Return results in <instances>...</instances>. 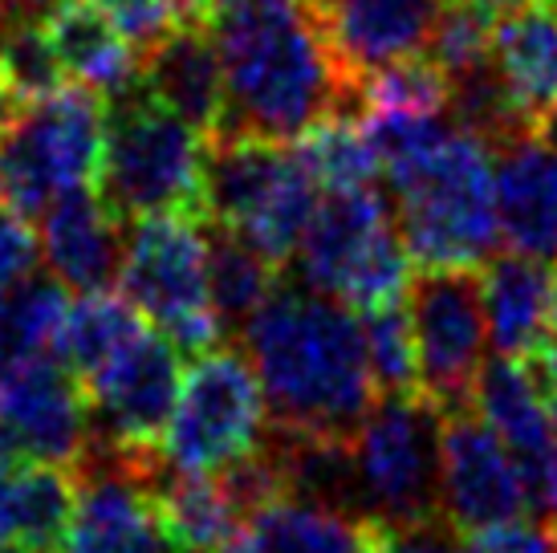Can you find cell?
Here are the masks:
<instances>
[{
    "mask_svg": "<svg viewBox=\"0 0 557 553\" xmlns=\"http://www.w3.org/2000/svg\"><path fill=\"white\" fill-rule=\"evenodd\" d=\"M208 25L224 65V119L208 138L294 143L325 114L367 119L362 77L342 70L310 0H233Z\"/></svg>",
    "mask_w": 557,
    "mask_h": 553,
    "instance_id": "obj_1",
    "label": "cell"
},
{
    "mask_svg": "<svg viewBox=\"0 0 557 553\" xmlns=\"http://www.w3.org/2000/svg\"><path fill=\"white\" fill-rule=\"evenodd\" d=\"M240 342L269 403V428L355 440L379 400L362 325L346 302L285 281L245 325Z\"/></svg>",
    "mask_w": 557,
    "mask_h": 553,
    "instance_id": "obj_2",
    "label": "cell"
},
{
    "mask_svg": "<svg viewBox=\"0 0 557 553\" xmlns=\"http://www.w3.org/2000/svg\"><path fill=\"white\" fill-rule=\"evenodd\" d=\"M107 102V143L98 192L119 220L156 212L203 216V159L208 138L135 77Z\"/></svg>",
    "mask_w": 557,
    "mask_h": 553,
    "instance_id": "obj_3",
    "label": "cell"
},
{
    "mask_svg": "<svg viewBox=\"0 0 557 553\" xmlns=\"http://www.w3.org/2000/svg\"><path fill=\"white\" fill-rule=\"evenodd\" d=\"M318 208V180L277 138H208L203 220L245 236L273 265L297 257L301 232Z\"/></svg>",
    "mask_w": 557,
    "mask_h": 553,
    "instance_id": "obj_4",
    "label": "cell"
},
{
    "mask_svg": "<svg viewBox=\"0 0 557 553\" xmlns=\"http://www.w3.org/2000/svg\"><path fill=\"white\" fill-rule=\"evenodd\" d=\"M395 196L399 236L419 269H484L496 257L493 151L476 135L456 126Z\"/></svg>",
    "mask_w": 557,
    "mask_h": 553,
    "instance_id": "obj_5",
    "label": "cell"
},
{
    "mask_svg": "<svg viewBox=\"0 0 557 553\" xmlns=\"http://www.w3.org/2000/svg\"><path fill=\"white\" fill-rule=\"evenodd\" d=\"M119 290L159 325L180 358H200L224 339L208 302V220L156 212L126 224V257Z\"/></svg>",
    "mask_w": 557,
    "mask_h": 553,
    "instance_id": "obj_6",
    "label": "cell"
},
{
    "mask_svg": "<svg viewBox=\"0 0 557 553\" xmlns=\"http://www.w3.org/2000/svg\"><path fill=\"white\" fill-rule=\"evenodd\" d=\"M102 143L107 102L86 86L21 107L0 126V200L33 220L65 192L98 187Z\"/></svg>",
    "mask_w": 557,
    "mask_h": 553,
    "instance_id": "obj_7",
    "label": "cell"
},
{
    "mask_svg": "<svg viewBox=\"0 0 557 553\" xmlns=\"http://www.w3.org/2000/svg\"><path fill=\"white\" fill-rule=\"evenodd\" d=\"M407 245L391 204L371 187L325 192L297 245V276L318 293L367 309L407 290Z\"/></svg>",
    "mask_w": 557,
    "mask_h": 553,
    "instance_id": "obj_8",
    "label": "cell"
},
{
    "mask_svg": "<svg viewBox=\"0 0 557 553\" xmlns=\"http://www.w3.org/2000/svg\"><path fill=\"white\" fill-rule=\"evenodd\" d=\"M444 411L428 395H379L355 431L362 513L383 525L440 517Z\"/></svg>",
    "mask_w": 557,
    "mask_h": 553,
    "instance_id": "obj_9",
    "label": "cell"
},
{
    "mask_svg": "<svg viewBox=\"0 0 557 553\" xmlns=\"http://www.w3.org/2000/svg\"><path fill=\"white\" fill-rule=\"evenodd\" d=\"M264 431L269 403L248 354L216 346L191 358L159 452L180 472H220L261 447Z\"/></svg>",
    "mask_w": 557,
    "mask_h": 553,
    "instance_id": "obj_10",
    "label": "cell"
},
{
    "mask_svg": "<svg viewBox=\"0 0 557 553\" xmlns=\"http://www.w3.org/2000/svg\"><path fill=\"white\" fill-rule=\"evenodd\" d=\"M403 297L416 339L419 395L444 415L468 411L488 339L480 269H416Z\"/></svg>",
    "mask_w": 557,
    "mask_h": 553,
    "instance_id": "obj_11",
    "label": "cell"
},
{
    "mask_svg": "<svg viewBox=\"0 0 557 553\" xmlns=\"http://www.w3.org/2000/svg\"><path fill=\"white\" fill-rule=\"evenodd\" d=\"M180 351L147 330L86 379L90 440L123 452H156L180 403Z\"/></svg>",
    "mask_w": 557,
    "mask_h": 553,
    "instance_id": "obj_12",
    "label": "cell"
},
{
    "mask_svg": "<svg viewBox=\"0 0 557 553\" xmlns=\"http://www.w3.org/2000/svg\"><path fill=\"white\" fill-rule=\"evenodd\" d=\"M525 508H533V492L500 435L472 407L444 415L440 517L460 533H476L488 525L525 517Z\"/></svg>",
    "mask_w": 557,
    "mask_h": 553,
    "instance_id": "obj_13",
    "label": "cell"
},
{
    "mask_svg": "<svg viewBox=\"0 0 557 553\" xmlns=\"http://www.w3.org/2000/svg\"><path fill=\"white\" fill-rule=\"evenodd\" d=\"M0 435L25 460L74 468L90 444V403L82 379L53 354L0 374Z\"/></svg>",
    "mask_w": 557,
    "mask_h": 553,
    "instance_id": "obj_14",
    "label": "cell"
},
{
    "mask_svg": "<svg viewBox=\"0 0 557 553\" xmlns=\"http://www.w3.org/2000/svg\"><path fill=\"white\" fill-rule=\"evenodd\" d=\"M41 253L49 273L74 293L119 285L126 257V220L110 212L98 187H74L41 212Z\"/></svg>",
    "mask_w": 557,
    "mask_h": 553,
    "instance_id": "obj_15",
    "label": "cell"
},
{
    "mask_svg": "<svg viewBox=\"0 0 557 553\" xmlns=\"http://www.w3.org/2000/svg\"><path fill=\"white\" fill-rule=\"evenodd\" d=\"M493 171L496 229L509 253L557 261V151L537 135L500 147Z\"/></svg>",
    "mask_w": 557,
    "mask_h": 553,
    "instance_id": "obj_16",
    "label": "cell"
},
{
    "mask_svg": "<svg viewBox=\"0 0 557 553\" xmlns=\"http://www.w3.org/2000/svg\"><path fill=\"white\" fill-rule=\"evenodd\" d=\"M444 0H325L318 16L342 70L367 77L379 65L423 53Z\"/></svg>",
    "mask_w": 557,
    "mask_h": 553,
    "instance_id": "obj_17",
    "label": "cell"
},
{
    "mask_svg": "<svg viewBox=\"0 0 557 553\" xmlns=\"http://www.w3.org/2000/svg\"><path fill=\"white\" fill-rule=\"evenodd\" d=\"M143 86L203 138L224 119V65L208 21H184L139 62Z\"/></svg>",
    "mask_w": 557,
    "mask_h": 553,
    "instance_id": "obj_18",
    "label": "cell"
},
{
    "mask_svg": "<svg viewBox=\"0 0 557 553\" xmlns=\"http://www.w3.org/2000/svg\"><path fill=\"white\" fill-rule=\"evenodd\" d=\"M472 411L500 435V444L509 447L512 460L521 464L529 492H533V480H537L545 456L554 447L557 419L545 407L525 358L496 354L488 362H480L476 383H472Z\"/></svg>",
    "mask_w": 557,
    "mask_h": 553,
    "instance_id": "obj_19",
    "label": "cell"
},
{
    "mask_svg": "<svg viewBox=\"0 0 557 553\" xmlns=\"http://www.w3.org/2000/svg\"><path fill=\"white\" fill-rule=\"evenodd\" d=\"M554 281L557 273L549 261L525 257V253H505L480 269V293H484V322L496 354L529 358L542 351L554 318Z\"/></svg>",
    "mask_w": 557,
    "mask_h": 553,
    "instance_id": "obj_20",
    "label": "cell"
},
{
    "mask_svg": "<svg viewBox=\"0 0 557 553\" xmlns=\"http://www.w3.org/2000/svg\"><path fill=\"white\" fill-rule=\"evenodd\" d=\"M493 62L525 123L537 126L557 102V0H509L496 16Z\"/></svg>",
    "mask_w": 557,
    "mask_h": 553,
    "instance_id": "obj_21",
    "label": "cell"
},
{
    "mask_svg": "<svg viewBox=\"0 0 557 553\" xmlns=\"http://www.w3.org/2000/svg\"><path fill=\"white\" fill-rule=\"evenodd\" d=\"M46 33L62 58L65 77L86 90L110 98L139 77V49L114 29L98 0H58L46 13Z\"/></svg>",
    "mask_w": 557,
    "mask_h": 553,
    "instance_id": "obj_22",
    "label": "cell"
},
{
    "mask_svg": "<svg viewBox=\"0 0 557 553\" xmlns=\"http://www.w3.org/2000/svg\"><path fill=\"white\" fill-rule=\"evenodd\" d=\"M151 505L171 541L187 553H216L245 533V517L216 472H180L159 452L151 468Z\"/></svg>",
    "mask_w": 557,
    "mask_h": 553,
    "instance_id": "obj_23",
    "label": "cell"
},
{
    "mask_svg": "<svg viewBox=\"0 0 557 553\" xmlns=\"http://www.w3.org/2000/svg\"><path fill=\"white\" fill-rule=\"evenodd\" d=\"M240 538L248 541L252 553H367L374 521L310 505L297 496H281L248 517Z\"/></svg>",
    "mask_w": 557,
    "mask_h": 553,
    "instance_id": "obj_24",
    "label": "cell"
},
{
    "mask_svg": "<svg viewBox=\"0 0 557 553\" xmlns=\"http://www.w3.org/2000/svg\"><path fill=\"white\" fill-rule=\"evenodd\" d=\"M281 265H273L245 236L208 224V302L224 330H236L277 290Z\"/></svg>",
    "mask_w": 557,
    "mask_h": 553,
    "instance_id": "obj_25",
    "label": "cell"
},
{
    "mask_svg": "<svg viewBox=\"0 0 557 553\" xmlns=\"http://www.w3.org/2000/svg\"><path fill=\"white\" fill-rule=\"evenodd\" d=\"M143 334V314L126 297L110 290L82 293L70 306L62 325V339L53 358H62L65 367L78 374L82 383L107 367L119 351H126L131 342Z\"/></svg>",
    "mask_w": 557,
    "mask_h": 553,
    "instance_id": "obj_26",
    "label": "cell"
},
{
    "mask_svg": "<svg viewBox=\"0 0 557 553\" xmlns=\"http://www.w3.org/2000/svg\"><path fill=\"white\" fill-rule=\"evenodd\" d=\"M70 297L58 276H25L0 297V374L58 351Z\"/></svg>",
    "mask_w": 557,
    "mask_h": 553,
    "instance_id": "obj_27",
    "label": "cell"
},
{
    "mask_svg": "<svg viewBox=\"0 0 557 553\" xmlns=\"http://www.w3.org/2000/svg\"><path fill=\"white\" fill-rule=\"evenodd\" d=\"M74 508H78V480L70 468L25 460L13 501V541H25L41 553H58L70 533Z\"/></svg>",
    "mask_w": 557,
    "mask_h": 553,
    "instance_id": "obj_28",
    "label": "cell"
},
{
    "mask_svg": "<svg viewBox=\"0 0 557 553\" xmlns=\"http://www.w3.org/2000/svg\"><path fill=\"white\" fill-rule=\"evenodd\" d=\"M297 155L318 180V187L338 192V187H371L379 175L374 163L371 138L362 123L342 119V114H325L322 123H313L306 135L297 138Z\"/></svg>",
    "mask_w": 557,
    "mask_h": 553,
    "instance_id": "obj_29",
    "label": "cell"
},
{
    "mask_svg": "<svg viewBox=\"0 0 557 553\" xmlns=\"http://www.w3.org/2000/svg\"><path fill=\"white\" fill-rule=\"evenodd\" d=\"M65 86V70L58 49L49 41L46 21L37 16H13V25L0 41V90L16 107L41 102Z\"/></svg>",
    "mask_w": 557,
    "mask_h": 553,
    "instance_id": "obj_30",
    "label": "cell"
},
{
    "mask_svg": "<svg viewBox=\"0 0 557 553\" xmlns=\"http://www.w3.org/2000/svg\"><path fill=\"white\" fill-rule=\"evenodd\" d=\"M362 131L371 138L379 175H387L391 187H403L411 175H419L451 135L440 123V114H395V110H371L362 119Z\"/></svg>",
    "mask_w": 557,
    "mask_h": 553,
    "instance_id": "obj_31",
    "label": "cell"
},
{
    "mask_svg": "<svg viewBox=\"0 0 557 553\" xmlns=\"http://www.w3.org/2000/svg\"><path fill=\"white\" fill-rule=\"evenodd\" d=\"M362 342L379 395H419L416 339L403 297H387L362 309Z\"/></svg>",
    "mask_w": 557,
    "mask_h": 553,
    "instance_id": "obj_32",
    "label": "cell"
},
{
    "mask_svg": "<svg viewBox=\"0 0 557 553\" xmlns=\"http://www.w3.org/2000/svg\"><path fill=\"white\" fill-rule=\"evenodd\" d=\"M448 74L428 53H407L379 65L362 77L367 114L371 110H395V114H440L448 110Z\"/></svg>",
    "mask_w": 557,
    "mask_h": 553,
    "instance_id": "obj_33",
    "label": "cell"
},
{
    "mask_svg": "<svg viewBox=\"0 0 557 553\" xmlns=\"http://www.w3.org/2000/svg\"><path fill=\"white\" fill-rule=\"evenodd\" d=\"M98 4L107 9L114 29L139 49V58L147 49H156L168 33H175V25H184L171 0H98Z\"/></svg>",
    "mask_w": 557,
    "mask_h": 553,
    "instance_id": "obj_34",
    "label": "cell"
},
{
    "mask_svg": "<svg viewBox=\"0 0 557 553\" xmlns=\"http://www.w3.org/2000/svg\"><path fill=\"white\" fill-rule=\"evenodd\" d=\"M37 257H41V241L29 229V216H21L0 200V297L16 290L25 276H33Z\"/></svg>",
    "mask_w": 557,
    "mask_h": 553,
    "instance_id": "obj_35",
    "label": "cell"
},
{
    "mask_svg": "<svg viewBox=\"0 0 557 553\" xmlns=\"http://www.w3.org/2000/svg\"><path fill=\"white\" fill-rule=\"evenodd\" d=\"M468 553H557V525L512 517L468 533Z\"/></svg>",
    "mask_w": 557,
    "mask_h": 553,
    "instance_id": "obj_36",
    "label": "cell"
},
{
    "mask_svg": "<svg viewBox=\"0 0 557 553\" xmlns=\"http://www.w3.org/2000/svg\"><path fill=\"white\" fill-rule=\"evenodd\" d=\"M460 529H451L444 517L411 525H383V550L387 553H468V545L456 541Z\"/></svg>",
    "mask_w": 557,
    "mask_h": 553,
    "instance_id": "obj_37",
    "label": "cell"
},
{
    "mask_svg": "<svg viewBox=\"0 0 557 553\" xmlns=\"http://www.w3.org/2000/svg\"><path fill=\"white\" fill-rule=\"evenodd\" d=\"M21 468H25V456L0 435V541H13V501Z\"/></svg>",
    "mask_w": 557,
    "mask_h": 553,
    "instance_id": "obj_38",
    "label": "cell"
},
{
    "mask_svg": "<svg viewBox=\"0 0 557 553\" xmlns=\"http://www.w3.org/2000/svg\"><path fill=\"white\" fill-rule=\"evenodd\" d=\"M525 367H529V374H533L537 391H542L545 407H549L554 419H557V342H545L542 351L529 354Z\"/></svg>",
    "mask_w": 557,
    "mask_h": 553,
    "instance_id": "obj_39",
    "label": "cell"
},
{
    "mask_svg": "<svg viewBox=\"0 0 557 553\" xmlns=\"http://www.w3.org/2000/svg\"><path fill=\"white\" fill-rule=\"evenodd\" d=\"M533 508H542L545 521L557 525V435H554L549 456H545V464H542V472L533 480Z\"/></svg>",
    "mask_w": 557,
    "mask_h": 553,
    "instance_id": "obj_40",
    "label": "cell"
},
{
    "mask_svg": "<svg viewBox=\"0 0 557 553\" xmlns=\"http://www.w3.org/2000/svg\"><path fill=\"white\" fill-rule=\"evenodd\" d=\"M131 553H180V545H175L168 529L159 525V517H151V525H147L143 538L131 545Z\"/></svg>",
    "mask_w": 557,
    "mask_h": 553,
    "instance_id": "obj_41",
    "label": "cell"
},
{
    "mask_svg": "<svg viewBox=\"0 0 557 553\" xmlns=\"http://www.w3.org/2000/svg\"><path fill=\"white\" fill-rule=\"evenodd\" d=\"M533 135L542 138L549 151H557V102L549 110H545L542 119H537V126H533Z\"/></svg>",
    "mask_w": 557,
    "mask_h": 553,
    "instance_id": "obj_42",
    "label": "cell"
},
{
    "mask_svg": "<svg viewBox=\"0 0 557 553\" xmlns=\"http://www.w3.org/2000/svg\"><path fill=\"white\" fill-rule=\"evenodd\" d=\"M9 4H13L16 16H41V13H49L58 0H9Z\"/></svg>",
    "mask_w": 557,
    "mask_h": 553,
    "instance_id": "obj_43",
    "label": "cell"
},
{
    "mask_svg": "<svg viewBox=\"0 0 557 553\" xmlns=\"http://www.w3.org/2000/svg\"><path fill=\"white\" fill-rule=\"evenodd\" d=\"M233 0H191V13H196V21H212V16L220 13V9H228Z\"/></svg>",
    "mask_w": 557,
    "mask_h": 553,
    "instance_id": "obj_44",
    "label": "cell"
},
{
    "mask_svg": "<svg viewBox=\"0 0 557 553\" xmlns=\"http://www.w3.org/2000/svg\"><path fill=\"white\" fill-rule=\"evenodd\" d=\"M16 110H21V107H16V102H13V98H9V94L0 90V126L9 123V119H13Z\"/></svg>",
    "mask_w": 557,
    "mask_h": 553,
    "instance_id": "obj_45",
    "label": "cell"
},
{
    "mask_svg": "<svg viewBox=\"0 0 557 553\" xmlns=\"http://www.w3.org/2000/svg\"><path fill=\"white\" fill-rule=\"evenodd\" d=\"M13 4L9 0H0V41H4V33H9V25H13Z\"/></svg>",
    "mask_w": 557,
    "mask_h": 553,
    "instance_id": "obj_46",
    "label": "cell"
},
{
    "mask_svg": "<svg viewBox=\"0 0 557 553\" xmlns=\"http://www.w3.org/2000/svg\"><path fill=\"white\" fill-rule=\"evenodd\" d=\"M0 553H41V550H33L25 541H0Z\"/></svg>",
    "mask_w": 557,
    "mask_h": 553,
    "instance_id": "obj_47",
    "label": "cell"
},
{
    "mask_svg": "<svg viewBox=\"0 0 557 553\" xmlns=\"http://www.w3.org/2000/svg\"><path fill=\"white\" fill-rule=\"evenodd\" d=\"M549 334H554V342H557V281H554V318H549Z\"/></svg>",
    "mask_w": 557,
    "mask_h": 553,
    "instance_id": "obj_48",
    "label": "cell"
},
{
    "mask_svg": "<svg viewBox=\"0 0 557 553\" xmlns=\"http://www.w3.org/2000/svg\"><path fill=\"white\" fill-rule=\"evenodd\" d=\"M310 4H313V9H322V4H325V0H310Z\"/></svg>",
    "mask_w": 557,
    "mask_h": 553,
    "instance_id": "obj_49",
    "label": "cell"
}]
</instances>
